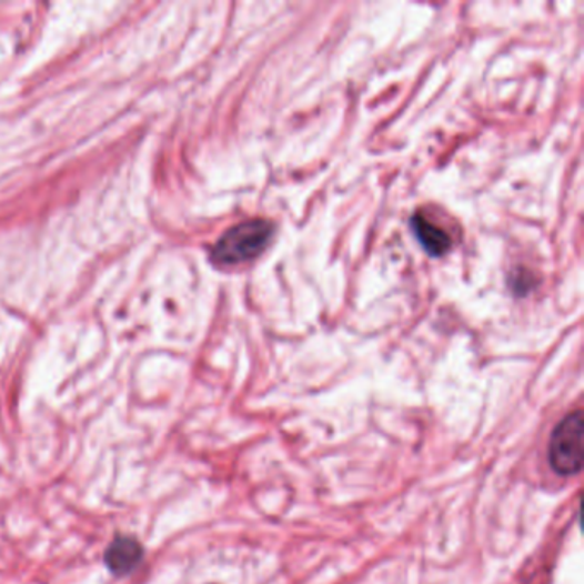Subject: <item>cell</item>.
<instances>
[{"mask_svg":"<svg viewBox=\"0 0 584 584\" xmlns=\"http://www.w3.org/2000/svg\"><path fill=\"white\" fill-rule=\"evenodd\" d=\"M412 229L424 251L434 255V258H441V255L446 254L451 245H453V240H451L447 230L442 229L437 221L425 217L420 211L412 218Z\"/></svg>","mask_w":584,"mask_h":584,"instance_id":"cell-4","label":"cell"},{"mask_svg":"<svg viewBox=\"0 0 584 584\" xmlns=\"http://www.w3.org/2000/svg\"><path fill=\"white\" fill-rule=\"evenodd\" d=\"M584 420L581 410L564 416L554 429L548 446V461L557 475H577L583 469Z\"/></svg>","mask_w":584,"mask_h":584,"instance_id":"cell-2","label":"cell"},{"mask_svg":"<svg viewBox=\"0 0 584 584\" xmlns=\"http://www.w3.org/2000/svg\"><path fill=\"white\" fill-rule=\"evenodd\" d=\"M273 223L266 220H251L225 232L213 249V261L221 266H236L249 263L266 251L273 236Z\"/></svg>","mask_w":584,"mask_h":584,"instance_id":"cell-1","label":"cell"},{"mask_svg":"<svg viewBox=\"0 0 584 584\" xmlns=\"http://www.w3.org/2000/svg\"><path fill=\"white\" fill-rule=\"evenodd\" d=\"M144 548L134 536H117L105 551V564L115 576H128L143 562Z\"/></svg>","mask_w":584,"mask_h":584,"instance_id":"cell-3","label":"cell"}]
</instances>
